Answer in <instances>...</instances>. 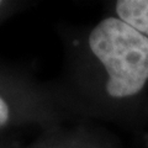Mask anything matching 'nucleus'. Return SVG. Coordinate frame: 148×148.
Masks as SVG:
<instances>
[{
	"label": "nucleus",
	"instance_id": "obj_3",
	"mask_svg": "<svg viewBox=\"0 0 148 148\" xmlns=\"http://www.w3.org/2000/svg\"><path fill=\"white\" fill-rule=\"evenodd\" d=\"M10 117V111H9V106L6 101L0 96V127L5 126Z\"/></svg>",
	"mask_w": 148,
	"mask_h": 148
},
{
	"label": "nucleus",
	"instance_id": "obj_2",
	"mask_svg": "<svg viewBox=\"0 0 148 148\" xmlns=\"http://www.w3.org/2000/svg\"><path fill=\"white\" fill-rule=\"evenodd\" d=\"M115 10L119 18L148 38V0H119Z\"/></svg>",
	"mask_w": 148,
	"mask_h": 148
},
{
	"label": "nucleus",
	"instance_id": "obj_4",
	"mask_svg": "<svg viewBox=\"0 0 148 148\" xmlns=\"http://www.w3.org/2000/svg\"><path fill=\"white\" fill-rule=\"evenodd\" d=\"M1 4H3V3H1V1H0V6H1Z\"/></svg>",
	"mask_w": 148,
	"mask_h": 148
},
{
	"label": "nucleus",
	"instance_id": "obj_1",
	"mask_svg": "<svg viewBox=\"0 0 148 148\" xmlns=\"http://www.w3.org/2000/svg\"><path fill=\"white\" fill-rule=\"evenodd\" d=\"M89 47L108 72L106 91L123 99L148 80V38L119 17H106L89 35Z\"/></svg>",
	"mask_w": 148,
	"mask_h": 148
}]
</instances>
